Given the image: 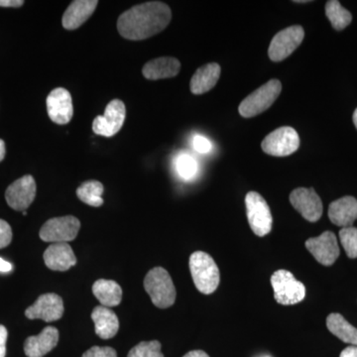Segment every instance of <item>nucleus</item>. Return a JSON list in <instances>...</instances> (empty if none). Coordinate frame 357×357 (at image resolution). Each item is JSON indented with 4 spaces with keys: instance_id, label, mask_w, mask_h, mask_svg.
I'll return each instance as SVG.
<instances>
[{
    "instance_id": "f704fd0d",
    "label": "nucleus",
    "mask_w": 357,
    "mask_h": 357,
    "mask_svg": "<svg viewBox=\"0 0 357 357\" xmlns=\"http://www.w3.org/2000/svg\"><path fill=\"white\" fill-rule=\"evenodd\" d=\"M340 357H357V347L352 345V347H347L342 351Z\"/></svg>"
},
{
    "instance_id": "4c0bfd02",
    "label": "nucleus",
    "mask_w": 357,
    "mask_h": 357,
    "mask_svg": "<svg viewBox=\"0 0 357 357\" xmlns=\"http://www.w3.org/2000/svg\"><path fill=\"white\" fill-rule=\"evenodd\" d=\"M6 153V143L2 139H0V162L4 159Z\"/></svg>"
},
{
    "instance_id": "0eeeda50",
    "label": "nucleus",
    "mask_w": 357,
    "mask_h": 357,
    "mask_svg": "<svg viewBox=\"0 0 357 357\" xmlns=\"http://www.w3.org/2000/svg\"><path fill=\"white\" fill-rule=\"evenodd\" d=\"M261 147L265 153L271 156H289L300 147L299 134L292 128L283 126L267 135L262 141Z\"/></svg>"
},
{
    "instance_id": "9b49d317",
    "label": "nucleus",
    "mask_w": 357,
    "mask_h": 357,
    "mask_svg": "<svg viewBox=\"0 0 357 357\" xmlns=\"http://www.w3.org/2000/svg\"><path fill=\"white\" fill-rule=\"evenodd\" d=\"M290 202L307 222H318L323 215V203L312 188H298L290 195Z\"/></svg>"
},
{
    "instance_id": "423d86ee",
    "label": "nucleus",
    "mask_w": 357,
    "mask_h": 357,
    "mask_svg": "<svg viewBox=\"0 0 357 357\" xmlns=\"http://www.w3.org/2000/svg\"><path fill=\"white\" fill-rule=\"evenodd\" d=\"M246 213L249 225L256 236H267L272 229V215L267 202L261 195L249 192L245 197Z\"/></svg>"
},
{
    "instance_id": "20e7f679",
    "label": "nucleus",
    "mask_w": 357,
    "mask_h": 357,
    "mask_svg": "<svg viewBox=\"0 0 357 357\" xmlns=\"http://www.w3.org/2000/svg\"><path fill=\"white\" fill-rule=\"evenodd\" d=\"M282 84L278 79H271L244 98L239 105L238 112L245 119L255 117L269 109L280 96Z\"/></svg>"
},
{
    "instance_id": "473e14b6",
    "label": "nucleus",
    "mask_w": 357,
    "mask_h": 357,
    "mask_svg": "<svg viewBox=\"0 0 357 357\" xmlns=\"http://www.w3.org/2000/svg\"><path fill=\"white\" fill-rule=\"evenodd\" d=\"M7 335L6 326L0 325V357H6Z\"/></svg>"
},
{
    "instance_id": "c9c22d12",
    "label": "nucleus",
    "mask_w": 357,
    "mask_h": 357,
    "mask_svg": "<svg viewBox=\"0 0 357 357\" xmlns=\"http://www.w3.org/2000/svg\"><path fill=\"white\" fill-rule=\"evenodd\" d=\"M11 270H13L11 263L7 262L6 260L0 258V272H2V273H8Z\"/></svg>"
},
{
    "instance_id": "393cba45",
    "label": "nucleus",
    "mask_w": 357,
    "mask_h": 357,
    "mask_svg": "<svg viewBox=\"0 0 357 357\" xmlns=\"http://www.w3.org/2000/svg\"><path fill=\"white\" fill-rule=\"evenodd\" d=\"M326 14L333 27L337 31L344 30L352 21L351 13L344 8L337 0H330L326 4Z\"/></svg>"
},
{
    "instance_id": "2eb2a0df",
    "label": "nucleus",
    "mask_w": 357,
    "mask_h": 357,
    "mask_svg": "<svg viewBox=\"0 0 357 357\" xmlns=\"http://www.w3.org/2000/svg\"><path fill=\"white\" fill-rule=\"evenodd\" d=\"M47 112L51 121L64 126L69 123L74 114L72 96L66 89H53L46 100Z\"/></svg>"
},
{
    "instance_id": "9d476101",
    "label": "nucleus",
    "mask_w": 357,
    "mask_h": 357,
    "mask_svg": "<svg viewBox=\"0 0 357 357\" xmlns=\"http://www.w3.org/2000/svg\"><path fill=\"white\" fill-rule=\"evenodd\" d=\"M126 105L121 100H112L105 107V115H98L93 122V132L112 137L121 130L126 121Z\"/></svg>"
},
{
    "instance_id": "2f4dec72",
    "label": "nucleus",
    "mask_w": 357,
    "mask_h": 357,
    "mask_svg": "<svg viewBox=\"0 0 357 357\" xmlns=\"http://www.w3.org/2000/svg\"><path fill=\"white\" fill-rule=\"evenodd\" d=\"M192 147L201 154H206L211 150V143L208 138L202 135H196L192 138Z\"/></svg>"
},
{
    "instance_id": "a211bd4d",
    "label": "nucleus",
    "mask_w": 357,
    "mask_h": 357,
    "mask_svg": "<svg viewBox=\"0 0 357 357\" xmlns=\"http://www.w3.org/2000/svg\"><path fill=\"white\" fill-rule=\"evenodd\" d=\"M98 1L96 0H76L65 11L62 18L63 27L75 30L81 27L95 13Z\"/></svg>"
},
{
    "instance_id": "6e6552de",
    "label": "nucleus",
    "mask_w": 357,
    "mask_h": 357,
    "mask_svg": "<svg viewBox=\"0 0 357 357\" xmlns=\"http://www.w3.org/2000/svg\"><path fill=\"white\" fill-rule=\"evenodd\" d=\"M79 229L81 222L77 218H54L45 222L40 230V237L46 243H67L76 238Z\"/></svg>"
},
{
    "instance_id": "39448f33",
    "label": "nucleus",
    "mask_w": 357,
    "mask_h": 357,
    "mask_svg": "<svg viewBox=\"0 0 357 357\" xmlns=\"http://www.w3.org/2000/svg\"><path fill=\"white\" fill-rule=\"evenodd\" d=\"M274 297L277 303L285 306L298 304L305 299L306 288L287 270H278L271 277Z\"/></svg>"
},
{
    "instance_id": "72a5a7b5",
    "label": "nucleus",
    "mask_w": 357,
    "mask_h": 357,
    "mask_svg": "<svg viewBox=\"0 0 357 357\" xmlns=\"http://www.w3.org/2000/svg\"><path fill=\"white\" fill-rule=\"evenodd\" d=\"M24 4L22 0H0L1 7H20Z\"/></svg>"
},
{
    "instance_id": "f03ea898",
    "label": "nucleus",
    "mask_w": 357,
    "mask_h": 357,
    "mask_svg": "<svg viewBox=\"0 0 357 357\" xmlns=\"http://www.w3.org/2000/svg\"><path fill=\"white\" fill-rule=\"evenodd\" d=\"M190 270L199 292L210 295L220 285V275L217 263L208 253L196 251L190 257Z\"/></svg>"
},
{
    "instance_id": "a878e982",
    "label": "nucleus",
    "mask_w": 357,
    "mask_h": 357,
    "mask_svg": "<svg viewBox=\"0 0 357 357\" xmlns=\"http://www.w3.org/2000/svg\"><path fill=\"white\" fill-rule=\"evenodd\" d=\"M103 185L98 181H88L77 188V196L89 206H100L103 204Z\"/></svg>"
},
{
    "instance_id": "e433bc0d",
    "label": "nucleus",
    "mask_w": 357,
    "mask_h": 357,
    "mask_svg": "<svg viewBox=\"0 0 357 357\" xmlns=\"http://www.w3.org/2000/svg\"><path fill=\"white\" fill-rule=\"evenodd\" d=\"M183 357H210L208 356V354L203 351H192L188 352L187 354H185Z\"/></svg>"
},
{
    "instance_id": "4468645a",
    "label": "nucleus",
    "mask_w": 357,
    "mask_h": 357,
    "mask_svg": "<svg viewBox=\"0 0 357 357\" xmlns=\"http://www.w3.org/2000/svg\"><path fill=\"white\" fill-rule=\"evenodd\" d=\"M306 248L317 261L325 266H331L340 256L337 236L332 231H325L318 237L306 241Z\"/></svg>"
},
{
    "instance_id": "ddd939ff",
    "label": "nucleus",
    "mask_w": 357,
    "mask_h": 357,
    "mask_svg": "<svg viewBox=\"0 0 357 357\" xmlns=\"http://www.w3.org/2000/svg\"><path fill=\"white\" fill-rule=\"evenodd\" d=\"M64 314V303L57 294L49 293L40 296L36 302L25 311L30 319H43L45 321H58Z\"/></svg>"
},
{
    "instance_id": "5701e85b",
    "label": "nucleus",
    "mask_w": 357,
    "mask_h": 357,
    "mask_svg": "<svg viewBox=\"0 0 357 357\" xmlns=\"http://www.w3.org/2000/svg\"><path fill=\"white\" fill-rule=\"evenodd\" d=\"M93 293L103 307H115L121 304L122 289L116 282L100 279L93 284Z\"/></svg>"
},
{
    "instance_id": "7ed1b4c3",
    "label": "nucleus",
    "mask_w": 357,
    "mask_h": 357,
    "mask_svg": "<svg viewBox=\"0 0 357 357\" xmlns=\"http://www.w3.org/2000/svg\"><path fill=\"white\" fill-rule=\"evenodd\" d=\"M144 288L152 303L160 309L170 307L175 303V286L164 268L155 267L148 272L144 279Z\"/></svg>"
},
{
    "instance_id": "c85d7f7f",
    "label": "nucleus",
    "mask_w": 357,
    "mask_h": 357,
    "mask_svg": "<svg viewBox=\"0 0 357 357\" xmlns=\"http://www.w3.org/2000/svg\"><path fill=\"white\" fill-rule=\"evenodd\" d=\"M340 239L347 255L351 259L357 257V229L356 227H345L340 229Z\"/></svg>"
},
{
    "instance_id": "412c9836",
    "label": "nucleus",
    "mask_w": 357,
    "mask_h": 357,
    "mask_svg": "<svg viewBox=\"0 0 357 357\" xmlns=\"http://www.w3.org/2000/svg\"><path fill=\"white\" fill-rule=\"evenodd\" d=\"M220 66L217 63H211L199 68L191 79V91L194 95H203L215 88L220 79Z\"/></svg>"
},
{
    "instance_id": "b1692460",
    "label": "nucleus",
    "mask_w": 357,
    "mask_h": 357,
    "mask_svg": "<svg viewBox=\"0 0 357 357\" xmlns=\"http://www.w3.org/2000/svg\"><path fill=\"white\" fill-rule=\"evenodd\" d=\"M328 331L347 344L357 347V328L351 326L340 314L333 312L326 319Z\"/></svg>"
},
{
    "instance_id": "bb28decb",
    "label": "nucleus",
    "mask_w": 357,
    "mask_h": 357,
    "mask_svg": "<svg viewBox=\"0 0 357 357\" xmlns=\"http://www.w3.org/2000/svg\"><path fill=\"white\" fill-rule=\"evenodd\" d=\"M175 169L181 178L185 181H191L198 174L199 165L191 155L182 153L176 157Z\"/></svg>"
},
{
    "instance_id": "f8f14e48",
    "label": "nucleus",
    "mask_w": 357,
    "mask_h": 357,
    "mask_svg": "<svg viewBox=\"0 0 357 357\" xmlns=\"http://www.w3.org/2000/svg\"><path fill=\"white\" fill-rule=\"evenodd\" d=\"M36 196V183L32 176L18 178L7 188V204L15 211H24L31 206Z\"/></svg>"
},
{
    "instance_id": "7c9ffc66",
    "label": "nucleus",
    "mask_w": 357,
    "mask_h": 357,
    "mask_svg": "<svg viewBox=\"0 0 357 357\" xmlns=\"http://www.w3.org/2000/svg\"><path fill=\"white\" fill-rule=\"evenodd\" d=\"M13 241V230L6 220H0V249L6 248Z\"/></svg>"
},
{
    "instance_id": "a19ab883",
    "label": "nucleus",
    "mask_w": 357,
    "mask_h": 357,
    "mask_svg": "<svg viewBox=\"0 0 357 357\" xmlns=\"http://www.w3.org/2000/svg\"><path fill=\"white\" fill-rule=\"evenodd\" d=\"M23 215H27V211H23Z\"/></svg>"
},
{
    "instance_id": "f3484780",
    "label": "nucleus",
    "mask_w": 357,
    "mask_h": 357,
    "mask_svg": "<svg viewBox=\"0 0 357 357\" xmlns=\"http://www.w3.org/2000/svg\"><path fill=\"white\" fill-rule=\"evenodd\" d=\"M59 342V332L54 326H47L38 335L29 337L24 344V351L28 357H43L55 349Z\"/></svg>"
},
{
    "instance_id": "cd10ccee",
    "label": "nucleus",
    "mask_w": 357,
    "mask_h": 357,
    "mask_svg": "<svg viewBox=\"0 0 357 357\" xmlns=\"http://www.w3.org/2000/svg\"><path fill=\"white\" fill-rule=\"evenodd\" d=\"M128 357H164L158 340L142 342L129 351Z\"/></svg>"
},
{
    "instance_id": "58836bf2",
    "label": "nucleus",
    "mask_w": 357,
    "mask_h": 357,
    "mask_svg": "<svg viewBox=\"0 0 357 357\" xmlns=\"http://www.w3.org/2000/svg\"><path fill=\"white\" fill-rule=\"evenodd\" d=\"M354 126H356V128H357V109H356V112H354Z\"/></svg>"
},
{
    "instance_id": "f257e3e1",
    "label": "nucleus",
    "mask_w": 357,
    "mask_h": 357,
    "mask_svg": "<svg viewBox=\"0 0 357 357\" xmlns=\"http://www.w3.org/2000/svg\"><path fill=\"white\" fill-rule=\"evenodd\" d=\"M172 20L170 7L161 1L138 4L119 16L117 29L123 38L139 41L163 31Z\"/></svg>"
},
{
    "instance_id": "1a4fd4ad",
    "label": "nucleus",
    "mask_w": 357,
    "mask_h": 357,
    "mask_svg": "<svg viewBox=\"0 0 357 357\" xmlns=\"http://www.w3.org/2000/svg\"><path fill=\"white\" fill-rule=\"evenodd\" d=\"M304 37V28L299 25L291 26L277 33L268 49L270 60L273 62L285 60L302 44Z\"/></svg>"
},
{
    "instance_id": "aec40b11",
    "label": "nucleus",
    "mask_w": 357,
    "mask_h": 357,
    "mask_svg": "<svg viewBox=\"0 0 357 357\" xmlns=\"http://www.w3.org/2000/svg\"><path fill=\"white\" fill-rule=\"evenodd\" d=\"M181 70V63L176 58L162 57L154 59L145 64L142 69L143 76L147 79H169L177 76Z\"/></svg>"
},
{
    "instance_id": "6ab92c4d",
    "label": "nucleus",
    "mask_w": 357,
    "mask_h": 357,
    "mask_svg": "<svg viewBox=\"0 0 357 357\" xmlns=\"http://www.w3.org/2000/svg\"><path fill=\"white\" fill-rule=\"evenodd\" d=\"M328 218L337 227H352L357 220V199L354 197H344L330 204Z\"/></svg>"
},
{
    "instance_id": "dca6fc26",
    "label": "nucleus",
    "mask_w": 357,
    "mask_h": 357,
    "mask_svg": "<svg viewBox=\"0 0 357 357\" xmlns=\"http://www.w3.org/2000/svg\"><path fill=\"white\" fill-rule=\"evenodd\" d=\"M46 266L54 271H67L76 265L77 258L68 243H53L44 253Z\"/></svg>"
},
{
    "instance_id": "ea45409f",
    "label": "nucleus",
    "mask_w": 357,
    "mask_h": 357,
    "mask_svg": "<svg viewBox=\"0 0 357 357\" xmlns=\"http://www.w3.org/2000/svg\"><path fill=\"white\" fill-rule=\"evenodd\" d=\"M296 3H306V2H309L307 1V0H299V1H295Z\"/></svg>"
},
{
    "instance_id": "4be33fe9",
    "label": "nucleus",
    "mask_w": 357,
    "mask_h": 357,
    "mask_svg": "<svg viewBox=\"0 0 357 357\" xmlns=\"http://www.w3.org/2000/svg\"><path fill=\"white\" fill-rule=\"evenodd\" d=\"M96 333L103 340L115 337L119 330V321L114 311L107 307L98 306L91 312Z\"/></svg>"
},
{
    "instance_id": "c756f323",
    "label": "nucleus",
    "mask_w": 357,
    "mask_h": 357,
    "mask_svg": "<svg viewBox=\"0 0 357 357\" xmlns=\"http://www.w3.org/2000/svg\"><path fill=\"white\" fill-rule=\"evenodd\" d=\"M82 357H117V354L112 347H93L84 352Z\"/></svg>"
}]
</instances>
